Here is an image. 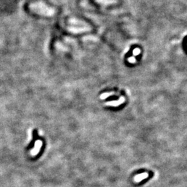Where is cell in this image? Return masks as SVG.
<instances>
[{
  "instance_id": "obj_1",
  "label": "cell",
  "mask_w": 187,
  "mask_h": 187,
  "mask_svg": "<svg viewBox=\"0 0 187 187\" xmlns=\"http://www.w3.org/2000/svg\"><path fill=\"white\" fill-rule=\"evenodd\" d=\"M41 146H42L41 141H39V140H38V141H36V147L34 148V149L32 150V151H31L32 155H36V154L38 153V152H39L40 148H41Z\"/></svg>"
},
{
  "instance_id": "obj_2",
  "label": "cell",
  "mask_w": 187,
  "mask_h": 187,
  "mask_svg": "<svg viewBox=\"0 0 187 187\" xmlns=\"http://www.w3.org/2000/svg\"><path fill=\"white\" fill-rule=\"evenodd\" d=\"M148 173H142V174L137 175L135 177L134 180H135V182H141V180H143L144 179L148 178Z\"/></svg>"
},
{
  "instance_id": "obj_3",
  "label": "cell",
  "mask_w": 187,
  "mask_h": 187,
  "mask_svg": "<svg viewBox=\"0 0 187 187\" xmlns=\"http://www.w3.org/2000/svg\"><path fill=\"white\" fill-rule=\"evenodd\" d=\"M124 101H125V99L123 98V96H121L120 98V100L119 101H112V102H109L107 103V105H113V106H117V105H119L121 103H123Z\"/></svg>"
},
{
  "instance_id": "obj_4",
  "label": "cell",
  "mask_w": 187,
  "mask_h": 187,
  "mask_svg": "<svg viewBox=\"0 0 187 187\" xmlns=\"http://www.w3.org/2000/svg\"><path fill=\"white\" fill-rule=\"evenodd\" d=\"M112 94L111 93H105V94H103V95H101V98L102 99H105V98H107V96H109V95H111Z\"/></svg>"
},
{
  "instance_id": "obj_5",
  "label": "cell",
  "mask_w": 187,
  "mask_h": 187,
  "mask_svg": "<svg viewBox=\"0 0 187 187\" xmlns=\"http://www.w3.org/2000/svg\"><path fill=\"white\" fill-rule=\"evenodd\" d=\"M140 53V50L138 49H136L134 51V55H135V56H137V55H138Z\"/></svg>"
},
{
  "instance_id": "obj_6",
  "label": "cell",
  "mask_w": 187,
  "mask_h": 187,
  "mask_svg": "<svg viewBox=\"0 0 187 187\" xmlns=\"http://www.w3.org/2000/svg\"><path fill=\"white\" fill-rule=\"evenodd\" d=\"M129 61H130V62H135V61H136V60H135V58H133V57H132V58H130L129 59Z\"/></svg>"
}]
</instances>
